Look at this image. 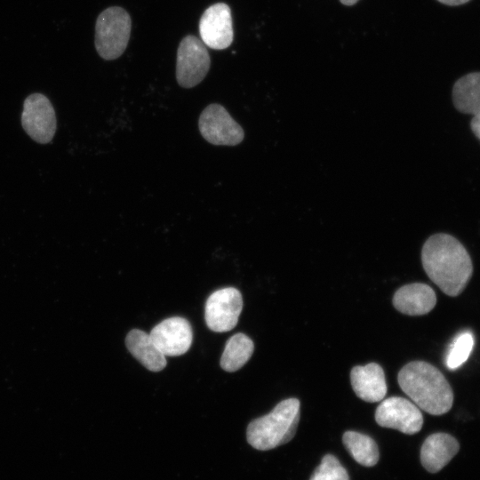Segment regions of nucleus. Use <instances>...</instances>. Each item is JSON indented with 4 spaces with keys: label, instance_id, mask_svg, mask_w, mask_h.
<instances>
[{
    "label": "nucleus",
    "instance_id": "obj_1",
    "mask_svg": "<svg viewBox=\"0 0 480 480\" xmlns=\"http://www.w3.org/2000/svg\"><path fill=\"white\" fill-rule=\"evenodd\" d=\"M426 274L445 294L455 297L466 288L473 273L471 258L463 244L445 233L430 236L421 249Z\"/></svg>",
    "mask_w": 480,
    "mask_h": 480
},
{
    "label": "nucleus",
    "instance_id": "obj_2",
    "mask_svg": "<svg viewBox=\"0 0 480 480\" xmlns=\"http://www.w3.org/2000/svg\"><path fill=\"white\" fill-rule=\"evenodd\" d=\"M402 390L419 408L432 415L446 413L453 404V392L444 374L424 361L406 364L398 372Z\"/></svg>",
    "mask_w": 480,
    "mask_h": 480
},
{
    "label": "nucleus",
    "instance_id": "obj_3",
    "mask_svg": "<svg viewBox=\"0 0 480 480\" xmlns=\"http://www.w3.org/2000/svg\"><path fill=\"white\" fill-rule=\"evenodd\" d=\"M300 406L297 398H288L277 404L268 414L251 421L246 430L248 443L260 451L288 443L297 430Z\"/></svg>",
    "mask_w": 480,
    "mask_h": 480
},
{
    "label": "nucleus",
    "instance_id": "obj_4",
    "mask_svg": "<svg viewBox=\"0 0 480 480\" xmlns=\"http://www.w3.org/2000/svg\"><path fill=\"white\" fill-rule=\"evenodd\" d=\"M131 28V17L122 7L112 6L100 12L95 25L98 54L107 60L120 57L127 47Z\"/></svg>",
    "mask_w": 480,
    "mask_h": 480
},
{
    "label": "nucleus",
    "instance_id": "obj_5",
    "mask_svg": "<svg viewBox=\"0 0 480 480\" xmlns=\"http://www.w3.org/2000/svg\"><path fill=\"white\" fill-rule=\"evenodd\" d=\"M211 60L205 44L195 36H187L177 51L176 79L184 88H192L207 75Z\"/></svg>",
    "mask_w": 480,
    "mask_h": 480
},
{
    "label": "nucleus",
    "instance_id": "obj_6",
    "mask_svg": "<svg viewBox=\"0 0 480 480\" xmlns=\"http://www.w3.org/2000/svg\"><path fill=\"white\" fill-rule=\"evenodd\" d=\"M198 127L203 138L216 146H236L244 138L241 125L218 103L210 104L202 111Z\"/></svg>",
    "mask_w": 480,
    "mask_h": 480
},
{
    "label": "nucleus",
    "instance_id": "obj_7",
    "mask_svg": "<svg viewBox=\"0 0 480 480\" xmlns=\"http://www.w3.org/2000/svg\"><path fill=\"white\" fill-rule=\"evenodd\" d=\"M243 309L240 292L226 287L213 292L205 303V322L208 328L216 332L232 330L238 322Z\"/></svg>",
    "mask_w": 480,
    "mask_h": 480
},
{
    "label": "nucleus",
    "instance_id": "obj_8",
    "mask_svg": "<svg viewBox=\"0 0 480 480\" xmlns=\"http://www.w3.org/2000/svg\"><path fill=\"white\" fill-rule=\"evenodd\" d=\"M21 124L31 139L41 144L50 142L56 131L55 111L49 99L39 92L26 98Z\"/></svg>",
    "mask_w": 480,
    "mask_h": 480
},
{
    "label": "nucleus",
    "instance_id": "obj_9",
    "mask_svg": "<svg viewBox=\"0 0 480 480\" xmlns=\"http://www.w3.org/2000/svg\"><path fill=\"white\" fill-rule=\"evenodd\" d=\"M375 420L380 427L396 429L407 435L418 433L423 425L420 408L400 396L384 399L376 409Z\"/></svg>",
    "mask_w": 480,
    "mask_h": 480
},
{
    "label": "nucleus",
    "instance_id": "obj_10",
    "mask_svg": "<svg viewBox=\"0 0 480 480\" xmlns=\"http://www.w3.org/2000/svg\"><path fill=\"white\" fill-rule=\"evenodd\" d=\"M199 33L208 47L214 50L228 48L234 36L229 6L218 3L208 7L200 19Z\"/></svg>",
    "mask_w": 480,
    "mask_h": 480
},
{
    "label": "nucleus",
    "instance_id": "obj_11",
    "mask_svg": "<svg viewBox=\"0 0 480 480\" xmlns=\"http://www.w3.org/2000/svg\"><path fill=\"white\" fill-rule=\"evenodd\" d=\"M149 335L161 352L170 356L185 354L193 340L189 322L180 316L164 319L151 330Z\"/></svg>",
    "mask_w": 480,
    "mask_h": 480
},
{
    "label": "nucleus",
    "instance_id": "obj_12",
    "mask_svg": "<svg viewBox=\"0 0 480 480\" xmlns=\"http://www.w3.org/2000/svg\"><path fill=\"white\" fill-rule=\"evenodd\" d=\"M350 381L355 394L365 402H380L387 394L383 369L376 363L353 367L350 372Z\"/></svg>",
    "mask_w": 480,
    "mask_h": 480
},
{
    "label": "nucleus",
    "instance_id": "obj_13",
    "mask_svg": "<svg viewBox=\"0 0 480 480\" xmlns=\"http://www.w3.org/2000/svg\"><path fill=\"white\" fill-rule=\"evenodd\" d=\"M392 301L396 309L404 315L422 316L435 308L436 296L429 285L414 283L400 287Z\"/></svg>",
    "mask_w": 480,
    "mask_h": 480
},
{
    "label": "nucleus",
    "instance_id": "obj_14",
    "mask_svg": "<svg viewBox=\"0 0 480 480\" xmlns=\"http://www.w3.org/2000/svg\"><path fill=\"white\" fill-rule=\"evenodd\" d=\"M459 449L458 441L450 434H432L421 446V464L428 472L436 473L450 462Z\"/></svg>",
    "mask_w": 480,
    "mask_h": 480
},
{
    "label": "nucleus",
    "instance_id": "obj_15",
    "mask_svg": "<svg viewBox=\"0 0 480 480\" xmlns=\"http://www.w3.org/2000/svg\"><path fill=\"white\" fill-rule=\"evenodd\" d=\"M129 352L151 372H160L166 366L165 356L157 348L151 336L139 329L130 331L125 338Z\"/></svg>",
    "mask_w": 480,
    "mask_h": 480
},
{
    "label": "nucleus",
    "instance_id": "obj_16",
    "mask_svg": "<svg viewBox=\"0 0 480 480\" xmlns=\"http://www.w3.org/2000/svg\"><path fill=\"white\" fill-rule=\"evenodd\" d=\"M452 102L460 113L480 114V72L468 73L455 82Z\"/></svg>",
    "mask_w": 480,
    "mask_h": 480
},
{
    "label": "nucleus",
    "instance_id": "obj_17",
    "mask_svg": "<svg viewBox=\"0 0 480 480\" xmlns=\"http://www.w3.org/2000/svg\"><path fill=\"white\" fill-rule=\"evenodd\" d=\"M254 350L252 340L244 333H236L226 343L220 358L221 368L233 372L242 368L251 358Z\"/></svg>",
    "mask_w": 480,
    "mask_h": 480
},
{
    "label": "nucleus",
    "instance_id": "obj_18",
    "mask_svg": "<svg viewBox=\"0 0 480 480\" xmlns=\"http://www.w3.org/2000/svg\"><path fill=\"white\" fill-rule=\"evenodd\" d=\"M342 442L353 459L364 467H372L379 460V450L375 441L367 435L346 431Z\"/></svg>",
    "mask_w": 480,
    "mask_h": 480
},
{
    "label": "nucleus",
    "instance_id": "obj_19",
    "mask_svg": "<svg viewBox=\"0 0 480 480\" xmlns=\"http://www.w3.org/2000/svg\"><path fill=\"white\" fill-rule=\"evenodd\" d=\"M474 337L469 331L460 332L453 340L446 356V366L455 370L463 364L473 349Z\"/></svg>",
    "mask_w": 480,
    "mask_h": 480
},
{
    "label": "nucleus",
    "instance_id": "obj_20",
    "mask_svg": "<svg viewBox=\"0 0 480 480\" xmlns=\"http://www.w3.org/2000/svg\"><path fill=\"white\" fill-rule=\"evenodd\" d=\"M309 480H349V478L338 459L332 454H326Z\"/></svg>",
    "mask_w": 480,
    "mask_h": 480
},
{
    "label": "nucleus",
    "instance_id": "obj_21",
    "mask_svg": "<svg viewBox=\"0 0 480 480\" xmlns=\"http://www.w3.org/2000/svg\"><path fill=\"white\" fill-rule=\"evenodd\" d=\"M470 128L474 135L480 140V114L473 116L470 121Z\"/></svg>",
    "mask_w": 480,
    "mask_h": 480
},
{
    "label": "nucleus",
    "instance_id": "obj_22",
    "mask_svg": "<svg viewBox=\"0 0 480 480\" xmlns=\"http://www.w3.org/2000/svg\"><path fill=\"white\" fill-rule=\"evenodd\" d=\"M437 1L446 5L456 6V5L466 4L469 2L470 0H437Z\"/></svg>",
    "mask_w": 480,
    "mask_h": 480
},
{
    "label": "nucleus",
    "instance_id": "obj_23",
    "mask_svg": "<svg viewBox=\"0 0 480 480\" xmlns=\"http://www.w3.org/2000/svg\"><path fill=\"white\" fill-rule=\"evenodd\" d=\"M345 5H353L358 2V0H340Z\"/></svg>",
    "mask_w": 480,
    "mask_h": 480
}]
</instances>
